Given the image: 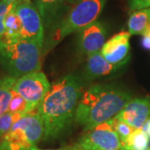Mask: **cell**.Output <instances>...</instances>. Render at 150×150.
Returning a JSON list of instances; mask_svg holds the SVG:
<instances>
[{"instance_id": "6da1fadb", "label": "cell", "mask_w": 150, "mask_h": 150, "mask_svg": "<svg viewBox=\"0 0 150 150\" xmlns=\"http://www.w3.org/2000/svg\"><path fill=\"white\" fill-rule=\"evenodd\" d=\"M82 94L80 80L73 74L66 75L51 84L36 109L43 120V140L57 139L69 125Z\"/></svg>"}, {"instance_id": "7a4b0ae2", "label": "cell", "mask_w": 150, "mask_h": 150, "mask_svg": "<svg viewBox=\"0 0 150 150\" xmlns=\"http://www.w3.org/2000/svg\"><path fill=\"white\" fill-rule=\"evenodd\" d=\"M132 99L129 92L112 85L96 83L83 93L74 119L84 129L113 118Z\"/></svg>"}, {"instance_id": "3957f363", "label": "cell", "mask_w": 150, "mask_h": 150, "mask_svg": "<svg viewBox=\"0 0 150 150\" xmlns=\"http://www.w3.org/2000/svg\"><path fill=\"white\" fill-rule=\"evenodd\" d=\"M43 46L24 38L0 41V65L8 75L18 79L41 69Z\"/></svg>"}, {"instance_id": "277c9868", "label": "cell", "mask_w": 150, "mask_h": 150, "mask_svg": "<svg viewBox=\"0 0 150 150\" xmlns=\"http://www.w3.org/2000/svg\"><path fill=\"white\" fill-rule=\"evenodd\" d=\"M107 0H77L74 1L63 18L57 23L52 37V43H59L73 33L80 31L101 14Z\"/></svg>"}, {"instance_id": "5b68a950", "label": "cell", "mask_w": 150, "mask_h": 150, "mask_svg": "<svg viewBox=\"0 0 150 150\" xmlns=\"http://www.w3.org/2000/svg\"><path fill=\"white\" fill-rule=\"evenodd\" d=\"M43 137V123L39 114L30 112L14 123L0 139V150H37Z\"/></svg>"}, {"instance_id": "8992f818", "label": "cell", "mask_w": 150, "mask_h": 150, "mask_svg": "<svg viewBox=\"0 0 150 150\" xmlns=\"http://www.w3.org/2000/svg\"><path fill=\"white\" fill-rule=\"evenodd\" d=\"M65 148L69 150H121L122 144L112 118L86 129L75 143Z\"/></svg>"}, {"instance_id": "52a82bcc", "label": "cell", "mask_w": 150, "mask_h": 150, "mask_svg": "<svg viewBox=\"0 0 150 150\" xmlns=\"http://www.w3.org/2000/svg\"><path fill=\"white\" fill-rule=\"evenodd\" d=\"M51 84L41 71L33 72L17 79L13 90L18 93L35 111L49 91Z\"/></svg>"}, {"instance_id": "ba28073f", "label": "cell", "mask_w": 150, "mask_h": 150, "mask_svg": "<svg viewBox=\"0 0 150 150\" xmlns=\"http://www.w3.org/2000/svg\"><path fill=\"white\" fill-rule=\"evenodd\" d=\"M15 12L21 23L20 38L34 41L43 46L44 26L36 5L30 0L18 2Z\"/></svg>"}, {"instance_id": "9c48e42d", "label": "cell", "mask_w": 150, "mask_h": 150, "mask_svg": "<svg viewBox=\"0 0 150 150\" xmlns=\"http://www.w3.org/2000/svg\"><path fill=\"white\" fill-rule=\"evenodd\" d=\"M150 117V97L131 99L114 117L134 129H142Z\"/></svg>"}, {"instance_id": "30bf717a", "label": "cell", "mask_w": 150, "mask_h": 150, "mask_svg": "<svg viewBox=\"0 0 150 150\" xmlns=\"http://www.w3.org/2000/svg\"><path fill=\"white\" fill-rule=\"evenodd\" d=\"M107 30L102 22H93L78 32V46L81 54H89L99 52L105 43Z\"/></svg>"}, {"instance_id": "8fae6325", "label": "cell", "mask_w": 150, "mask_h": 150, "mask_svg": "<svg viewBox=\"0 0 150 150\" xmlns=\"http://www.w3.org/2000/svg\"><path fill=\"white\" fill-rule=\"evenodd\" d=\"M130 36L129 32H120L109 38L100 50L103 57L112 64H125L129 58Z\"/></svg>"}, {"instance_id": "7c38bea8", "label": "cell", "mask_w": 150, "mask_h": 150, "mask_svg": "<svg viewBox=\"0 0 150 150\" xmlns=\"http://www.w3.org/2000/svg\"><path fill=\"white\" fill-rule=\"evenodd\" d=\"M73 4L72 0H35L34 4L42 18L44 28H49L58 23L63 18L67 6Z\"/></svg>"}, {"instance_id": "4fadbf2b", "label": "cell", "mask_w": 150, "mask_h": 150, "mask_svg": "<svg viewBox=\"0 0 150 150\" xmlns=\"http://www.w3.org/2000/svg\"><path fill=\"white\" fill-rule=\"evenodd\" d=\"M87 59L85 74L88 79H95L111 74L123 65H115L108 62L99 52L89 54Z\"/></svg>"}, {"instance_id": "5bb4252c", "label": "cell", "mask_w": 150, "mask_h": 150, "mask_svg": "<svg viewBox=\"0 0 150 150\" xmlns=\"http://www.w3.org/2000/svg\"><path fill=\"white\" fill-rule=\"evenodd\" d=\"M130 35H146L150 31V8L133 11L128 21Z\"/></svg>"}, {"instance_id": "9a60e30c", "label": "cell", "mask_w": 150, "mask_h": 150, "mask_svg": "<svg viewBox=\"0 0 150 150\" xmlns=\"http://www.w3.org/2000/svg\"><path fill=\"white\" fill-rule=\"evenodd\" d=\"M15 5L9 10L4 18V36L2 39L14 40V39L20 38L21 23L15 12Z\"/></svg>"}, {"instance_id": "2e32d148", "label": "cell", "mask_w": 150, "mask_h": 150, "mask_svg": "<svg viewBox=\"0 0 150 150\" xmlns=\"http://www.w3.org/2000/svg\"><path fill=\"white\" fill-rule=\"evenodd\" d=\"M149 136L144 129H134L127 140L122 144L121 150H145L149 148Z\"/></svg>"}, {"instance_id": "e0dca14e", "label": "cell", "mask_w": 150, "mask_h": 150, "mask_svg": "<svg viewBox=\"0 0 150 150\" xmlns=\"http://www.w3.org/2000/svg\"><path fill=\"white\" fill-rule=\"evenodd\" d=\"M16 79L10 75L0 78V117L8 110L12 97L13 86Z\"/></svg>"}, {"instance_id": "ac0fdd59", "label": "cell", "mask_w": 150, "mask_h": 150, "mask_svg": "<svg viewBox=\"0 0 150 150\" xmlns=\"http://www.w3.org/2000/svg\"><path fill=\"white\" fill-rule=\"evenodd\" d=\"M7 112H19L23 114H28V113L34 112V110L30 107V105L24 100L23 97L20 96L18 93H17L16 92L12 90V97H11Z\"/></svg>"}, {"instance_id": "d6986e66", "label": "cell", "mask_w": 150, "mask_h": 150, "mask_svg": "<svg viewBox=\"0 0 150 150\" xmlns=\"http://www.w3.org/2000/svg\"><path fill=\"white\" fill-rule=\"evenodd\" d=\"M25 114L19 112H6L0 117V139L5 135L11 127Z\"/></svg>"}, {"instance_id": "ffe728a7", "label": "cell", "mask_w": 150, "mask_h": 150, "mask_svg": "<svg viewBox=\"0 0 150 150\" xmlns=\"http://www.w3.org/2000/svg\"><path fill=\"white\" fill-rule=\"evenodd\" d=\"M113 126L116 133L118 134V137L121 141V144L124 143L127 139L130 136V134L134 132V129L129 126V124L124 123L123 121H120L113 118Z\"/></svg>"}, {"instance_id": "44dd1931", "label": "cell", "mask_w": 150, "mask_h": 150, "mask_svg": "<svg viewBox=\"0 0 150 150\" xmlns=\"http://www.w3.org/2000/svg\"><path fill=\"white\" fill-rule=\"evenodd\" d=\"M16 3V0H0V41L2 40L4 33V18Z\"/></svg>"}, {"instance_id": "7402d4cb", "label": "cell", "mask_w": 150, "mask_h": 150, "mask_svg": "<svg viewBox=\"0 0 150 150\" xmlns=\"http://www.w3.org/2000/svg\"><path fill=\"white\" fill-rule=\"evenodd\" d=\"M129 8L131 12L150 8V0H129Z\"/></svg>"}, {"instance_id": "603a6c76", "label": "cell", "mask_w": 150, "mask_h": 150, "mask_svg": "<svg viewBox=\"0 0 150 150\" xmlns=\"http://www.w3.org/2000/svg\"><path fill=\"white\" fill-rule=\"evenodd\" d=\"M142 44L145 48L150 49V37L149 35H144L143 36V40H142Z\"/></svg>"}, {"instance_id": "cb8c5ba5", "label": "cell", "mask_w": 150, "mask_h": 150, "mask_svg": "<svg viewBox=\"0 0 150 150\" xmlns=\"http://www.w3.org/2000/svg\"><path fill=\"white\" fill-rule=\"evenodd\" d=\"M142 129L144 130L145 132H146V134H148L150 138V117L148 119V121L146 122V123L144 124V126Z\"/></svg>"}, {"instance_id": "d4e9b609", "label": "cell", "mask_w": 150, "mask_h": 150, "mask_svg": "<svg viewBox=\"0 0 150 150\" xmlns=\"http://www.w3.org/2000/svg\"><path fill=\"white\" fill-rule=\"evenodd\" d=\"M37 150H69L67 148H63V149H38Z\"/></svg>"}, {"instance_id": "484cf974", "label": "cell", "mask_w": 150, "mask_h": 150, "mask_svg": "<svg viewBox=\"0 0 150 150\" xmlns=\"http://www.w3.org/2000/svg\"><path fill=\"white\" fill-rule=\"evenodd\" d=\"M17 2H22V1H28V0H16Z\"/></svg>"}, {"instance_id": "4316f807", "label": "cell", "mask_w": 150, "mask_h": 150, "mask_svg": "<svg viewBox=\"0 0 150 150\" xmlns=\"http://www.w3.org/2000/svg\"><path fill=\"white\" fill-rule=\"evenodd\" d=\"M145 150H150V147H149L148 149H145Z\"/></svg>"}, {"instance_id": "83f0119b", "label": "cell", "mask_w": 150, "mask_h": 150, "mask_svg": "<svg viewBox=\"0 0 150 150\" xmlns=\"http://www.w3.org/2000/svg\"><path fill=\"white\" fill-rule=\"evenodd\" d=\"M72 1H73V3H74V1H77V0H72Z\"/></svg>"}]
</instances>
